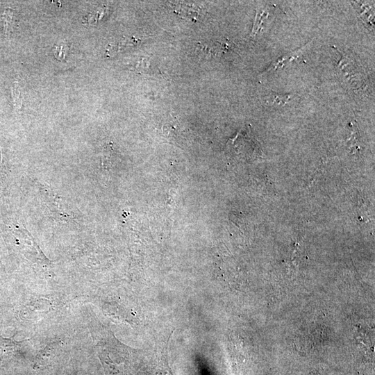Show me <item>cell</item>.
I'll list each match as a JSON object with an SVG mask.
<instances>
[{
    "instance_id": "obj_1",
    "label": "cell",
    "mask_w": 375,
    "mask_h": 375,
    "mask_svg": "<svg viewBox=\"0 0 375 375\" xmlns=\"http://www.w3.org/2000/svg\"><path fill=\"white\" fill-rule=\"evenodd\" d=\"M294 94H280L271 92L266 97V103L271 106H284L295 97Z\"/></svg>"
},
{
    "instance_id": "obj_3",
    "label": "cell",
    "mask_w": 375,
    "mask_h": 375,
    "mask_svg": "<svg viewBox=\"0 0 375 375\" xmlns=\"http://www.w3.org/2000/svg\"><path fill=\"white\" fill-rule=\"evenodd\" d=\"M12 97L15 107L19 109L22 106V99H20V92L17 87H12Z\"/></svg>"
},
{
    "instance_id": "obj_2",
    "label": "cell",
    "mask_w": 375,
    "mask_h": 375,
    "mask_svg": "<svg viewBox=\"0 0 375 375\" xmlns=\"http://www.w3.org/2000/svg\"><path fill=\"white\" fill-rule=\"evenodd\" d=\"M134 68L138 72L149 74L152 70L149 57H142L135 62Z\"/></svg>"
}]
</instances>
